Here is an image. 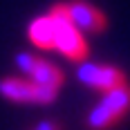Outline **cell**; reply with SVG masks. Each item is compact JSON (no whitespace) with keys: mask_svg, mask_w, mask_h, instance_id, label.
Instances as JSON below:
<instances>
[{"mask_svg":"<svg viewBox=\"0 0 130 130\" xmlns=\"http://www.w3.org/2000/svg\"><path fill=\"white\" fill-rule=\"evenodd\" d=\"M16 63H18L20 70H25L27 74H29V70L36 63V56H31V54H18V56H16Z\"/></svg>","mask_w":130,"mask_h":130,"instance_id":"9","label":"cell"},{"mask_svg":"<svg viewBox=\"0 0 130 130\" xmlns=\"http://www.w3.org/2000/svg\"><path fill=\"white\" fill-rule=\"evenodd\" d=\"M0 94L9 101H18V103H52L58 94V90L36 85V83L25 81V78L7 76L0 81Z\"/></svg>","mask_w":130,"mask_h":130,"instance_id":"2","label":"cell"},{"mask_svg":"<svg viewBox=\"0 0 130 130\" xmlns=\"http://www.w3.org/2000/svg\"><path fill=\"white\" fill-rule=\"evenodd\" d=\"M29 40L38 45L40 50H52L54 47V20L52 16H40L29 25Z\"/></svg>","mask_w":130,"mask_h":130,"instance_id":"7","label":"cell"},{"mask_svg":"<svg viewBox=\"0 0 130 130\" xmlns=\"http://www.w3.org/2000/svg\"><path fill=\"white\" fill-rule=\"evenodd\" d=\"M65 13L67 20L76 27L78 31H103L108 20L96 7H92L90 2L74 0V2H65Z\"/></svg>","mask_w":130,"mask_h":130,"instance_id":"4","label":"cell"},{"mask_svg":"<svg viewBox=\"0 0 130 130\" xmlns=\"http://www.w3.org/2000/svg\"><path fill=\"white\" fill-rule=\"evenodd\" d=\"M29 78L36 85H45V88H54V90H58L63 85V72L43 58H36L34 67L29 70Z\"/></svg>","mask_w":130,"mask_h":130,"instance_id":"5","label":"cell"},{"mask_svg":"<svg viewBox=\"0 0 130 130\" xmlns=\"http://www.w3.org/2000/svg\"><path fill=\"white\" fill-rule=\"evenodd\" d=\"M119 119L105 108V105H94L90 110V115H88V128L90 130H110L115 123H117Z\"/></svg>","mask_w":130,"mask_h":130,"instance_id":"8","label":"cell"},{"mask_svg":"<svg viewBox=\"0 0 130 130\" xmlns=\"http://www.w3.org/2000/svg\"><path fill=\"white\" fill-rule=\"evenodd\" d=\"M50 16H52V20H54V47L63 56H67L70 61L83 63L85 56H88V45L83 40V34L67 20L65 5L63 2L61 5H54Z\"/></svg>","mask_w":130,"mask_h":130,"instance_id":"1","label":"cell"},{"mask_svg":"<svg viewBox=\"0 0 130 130\" xmlns=\"http://www.w3.org/2000/svg\"><path fill=\"white\" fill-rule=\"evenodd\" d=\"M76 76L81 83L101 92L115 90V88L126 83V74L121 70L112 67V65H99V63H81L76 70Z\"/></svg>","mask_w":130,"mask_h":130,"instance_id":"3","label":"cell"},{"mask_svg":"<svg viewBox=\"0 0 130 130\" xmlns=\"http://www.w3.org/2000/svg\"><path fill=\"white\" fill-rule=\"evenodd\" d=\"M34 130H61V123H58V121H52V119H47V121H40Z\"/></svg>","mask_w":130,"mask_h":130,"instance_id":"10","label":"cell"},{"mask_svg":"<svg viewBox=\"0 0 130 130\" xmlns=\"http://www.w3.org/2000/svg\"><path fill=\"white\" fill-rule=\"evenodd\" d=\"M101 105H105L121 121V119L126 117V112L130 110V85L123 83V85H119L115 90H108L103 94V99H101Z\"/></svg>","mask_w":130,"mask_h":130,"instance_id":"6","label":"cell"}]
</instances>
